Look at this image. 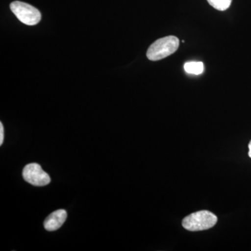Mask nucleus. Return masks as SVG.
Wrapping results in <instances>:
<instances>
[{
  "label": "nucleus",
  "mask_w": 251,
  "mask_h": 251,
  "mask_svg": "<svg viewBox=\"0 0 251 251\" xmlns=\"http://www.w3.org/2000/svg\"><path fill=\"white\" fill-rule=\"evenodd\" d=\"M179 46V40L176 36H166L158 39L150 46L147 57L151 61L161 60L175 53Z\"/></svg>",
  "instance_id": "nucleus-1"
},
{
  "label": "nucleus",
  "mask_w": 251,
  "mask_h": 251,
  "mask_svg": "<svg viewBox=\"0 0 251 251\" xmlns=\"http://www.w3.org/2000/svg\"><path fill=\"white\" fill-rule=\"evenodd\" d=\"M218 218L211 211L202 210L190 214L183 219L182 226L191 232L206 230L214 227Z\"/></svg>",
  "instance_id": "nucleus-2"
},
{
  "label": "nucleus",
  "mask_w": 251,
  "mask_h": 251,
  "mask_svg": "<svg viewBox=\"0 0 251 251\" xmlns=\"http://www.w3.org/2000/svg\"><path fill=\"white\" fill-rule=\"evenodd\" d=\"M10 9L21 23L27 25H35L40 22V11L30 4L16 1L10 4Z\"/></svg>",
  "instance_id": "nucleus-3"
},
{
  "label": "nucleus",
  "mask_w": 251,
  "mask_h": 251,
  "mask_svg": "<svg viewBox=\"0 0 251 251\" xmlns=\"http://www.w3.org/2000/svg\"><path fill=\"white\" fill-rule=\"evenodd\" d=\"M23 176L25 181L35 186H44L50 183V177L40 165L38 163H29L25 167Z\"/></svg>",
  "instance_id": "nucleus-4"
},
{
  "label": "nucleus",
  "mask_w": 251,
  "mask_h": 251,
  "mask_svg": "<svg viewBox=\"0 0 251 251\" xmlns=\"http://www.w3.org/2000/svg\"><path fill=\"white\" fill-rule=\"evenodd\" d=\"M67 218V211L64 209H58L50 214L44 221V227L49 232H53L60 228L65 223Z\"/></svg>",
  "instance_id": "nucleus-5"
},
{
  "label": "nucleus",
  "mask_w": 251,
  "mask_h": 251,
  "mask_svg": "<svg viewBox=\"0 0 251 251\" xmlns=\"http://www.w3.org/2000/svg\"><path fill=\"white\" fill-rule=\"evenodd\" d=\"M185 72L189 74L200 75L204 72V64L202 62H188L184 64Z\"/></svg>",
  "instance_id": "nucleus-6"
},
{
  "label": "nucleus",
  "mask_w": 251,
  "mask_h": 251,
  "mask_svg": "<svg viewBox=\"0 0 251 251\" xmlns=\"http://www.w3.org/2000/svg\"><path fill=\"white\" fill-rule=\"evenodd\" d=\"M207 1L214 9L224 11L229 9L232 0H207Z\"/></svg>",
  "instance_id": "nucleus-7"
},
{
  "label": "nucleus",
  "mask_w": 251,
  "mask_h": 251,
  "mask_svg": "<svg viewBox=\"0 0 251 251\" xmlns=\"http://www.w3.org/2000/svg\"><path fill=\"white\" fill-rule=\"evenodd\" d=\"M4 127H3L2 123H0V145H2L4 142Z\"/></svg>",
  "instance_id": "nucleus-8"
},
{
  "label": "nucleus",
  "mask_w": 251,
  "mask_h": 251,
  "mask_svg": "<svg viewBox=\"0 0 251 251\" xmlns=\"http://www.w3.org/2000/svg\"><path fill=\"white\" fill-rule=\"evenodd\" d=\"M249 156L251 157V140L250 143L249 144Z\"/></svg>",
  "instance_id": "nucleus-9"
}]
</instances>
